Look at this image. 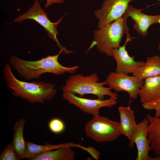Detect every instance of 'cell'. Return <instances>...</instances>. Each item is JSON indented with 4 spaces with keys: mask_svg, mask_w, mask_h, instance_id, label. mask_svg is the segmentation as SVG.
<instances>
[{
    "mask_svg": "<svg viewBox=\"0 0 160 160\" xmlns=\"http://www.w3.org/2000/svg\"><path fill=\"white\" fill-rule=\"evenodd\" d=\"M3 73L7 86L12 91L13 95L29 103L43 104L46 100H52L57 93L55 84L44 81L28 82L18 79L12 73L9 63L5 65Z\"/></svg>",
    "mask_w": 160,
    "mask_h": 160,
    "instance_id": "7a4b0ae2",
    "label": "cell"
},
{
    "mask_svg": "<svg viewBox=\"0 0 160 160\" xmlns=\"http://www.w3.org/2000/svg\"><path fill=\"white\" fill-rule=\"evenodd\" d=\"M128 17L125 13L120 19L103 27L94 31L93 39L87 51L95 46L100 52L108 57H111V51L117 49L124 34L130 36L129 29L127 21Z\"/></svg>",
    "mask_w": 160,
    "mask_h": 160,
    "instance_id": "3957f363",
    "label": "cell"
},
{
    "mask_svg": "<svg viewBox=\"0 0 160 160\" xmlns=\"http://www.w3.org/2000/svg\"><path fill=\"white\" fill-rule=\"evenodd\" d=\"M139 96L142 104L153 101L160 97V75L144 79Z\"/></svg>",
    "mask_w": 160,
    "mask_h": 160,
    "instance_id": "4fadbf2b",
    "label": "cell"
},
{
    "mask_svg": "<svg viewBox=\"0 0 160 160\" xmlns=\"http://www.w3.org/2000/svg\"><path fill=\"white\" fill-rule=\"evenodd\" d=\"M138 78L144 79L160 75V57L154 55L148 58L145 65L133 74Z\"/></svg>",
    "mask_w": 160,
    "mask_h": 160,
    "instance_id": "d6986e66",
    "label": "cell"
},
{
    "mask_svg": "<svg viewBox=\"0 0 160 160\" xmlns=\"http://www.w3.org/2000/svg\"><path fill=\"white\" fill-rule=\"evenodd\" d=\"M142 9L129 4L125 13L134 22L133 26L134 29L139 35L145 37L148 34V30L150 26L158 23L160 14L154 15H146L141 12Z\"/></svg>",
    "mask_w": 160,
    "mask_h": 160,
    "instance_id": "7c38bea8",
    "label": "cell"
},
{
    "mask_svg": "<svg viewBox=\"0 0 160 160\" xmlns=\"http://www.w3.org/2000/svg\"><path fill=\"white\" fill-rule=\"evenodd\" d=\"M158 1H159L160 3V0H157ZM158 23H159L160 24V18H159V21H158ZM158 49L160 51V37L159 38V44L158 46Z\"/></svg>",
    "mask_w": 160,
    "mask_h": 160,
    "instance_id": "cb8c5ba5",
    "label": "cell"
},
{
    "mask_svg": "<svg viewBox=\"0 0 160 160\" xmlns=\"http://www.w3.org/2000/svg\"><path fill=\"white\" fill-rule=\"evenodd\" d=\"M0 160H19L12 143L7 144L0 155Z\"/></svg>",
    "mask_w": 160,
    "mask_h": 160,
    "instance_id": "ffe728a7",
    "label": "cell"
},
{
    "mask_svg": "<svg viewBox=\"0 0 160 160\" xmlns=\"http://www.w3.org/2000/svg\"><path fill=\"white\" fill-rule=\"evenodd\" d=\"M64 2V0H46L44 7L47 8L53 4H63Z\"/></svg>",
    "mask_w": 160,
    "mask_h": 160,
    "instance_id": "603a6c76",
    "label": "cell"
},
{
    "mask_svg": "<svg viewBox=\"0 0 160 160\" xmlns=\"http://www.w3.org/2000/svg\"><path fill=\"white\" fill-rule=\"evenodd\" d=\"M144 109L148 110H154V116L158 117L160 116V97L151 102L142 104Z\"/></svg>",
    "mask_w": 160,
    "mask_h": 160,
    "instance_id": "7402d4cb",
    "label": "cell"
},
{
    "mask_svg": "<svg viewBox=\"0 0 160 160\" xmlns=\"http://www.w3.org/2000/svg\"><path fill=\"white\" fill-rule=\"evenodd\" d=\"M26 150L24 158L31 159L36 156L45 152L65 147H78L84 149L85 147L79 144L72 143H62L57 145L50 144L41 145L29 141H26Z\"/></svg>",
    "mask_w": 160,
    "mask_h": 160,
    "instance_id": "2e32d148",
    "label": "cell"
},
{
    "mask_svg": "<svg viewBox=\"0 0 160 160\" xmlns=\"http://www.w3.org/2000/svg\"><path fill=\"white\" fill-rule=\"evenodd\" d=\"M148 119L146 117L139 122L132 138L129 140V147L132 148L134 143L137 150V160H151V157L149 152L151 150L150 143L148 140L147 126Z\"/></svg>",
    "mask_w": 160,
    "mask_h": 160,
    "instance_id": "8fae6325",
    "label": "cell"
},
{
    "mask_svg": "<svg viewBox=\"0 0 160 160\" xmlns=\"http://www.w3.org/2000/svg\"><path fill=\"white\" fill-rule=\"evenodd\" d=\"M134 0H104L101 8L94 12L98 21L97 28H101L122 17L129 3Z\"/></svg>",
    "mask_w": 160,
    "mask_h": 160,
    "instance_id": "ba28073f",
    "label": "cell"
},
{
    "mask_svg": "<svg viewBox=\"0 0 160 160\" xmlns=\"http://www.w3.org/2000/svg\"><path fill=\"white\" fill-rule=\"evenodd\" d=\"M48 127L50 131L55 134L63 132L65 129V125L62 120L57 118H53L49 122Z\"/></svg>",
    "mask_w": 160,
    "mask_h": 160,
    "instance_id": "44dd1931",
    "label": "cell"
},
{
    "mask_svg": "<svg viewBox=\"0 0 160 160\" xmlns=\"http://www.w3.org/2000/svg\"><path fill=\"white\" fill-rule=\"evenodd\" d=\"M99 81L98 76L95 73L86 76L82 74H74L70 76L66 80L61 90L81 96L87 94H92L96 96L98 99L102 100H104L106 95L118 100V94L112 92L111 88L104 87L107 85L105 81L99 82Z\"/></svg>",
    "mask_w": 160,
    "mask_h": 160,
    "instance_id": "277c9868",
    "label": "cell"
},
{
    "mask_svg": "<svg viewBox=\"0 0 160 160\" xmlns=\"http://www.w3.org/2000/svg\"><path fill=\"white\" fill-rule=\"evenodd\" d=\"M145 117L149 121L147 131L151 151L156 155L159 156L160 155V116L156 117L148 114Z\"/></svg>",
    "mask_w": 160,
    "mask_h": 160,
    "instance_id": "9a60e30c",
    "label": "cell"
},
{
    "mask_svg": "<svg viewBox=\"0 0 160 160\" xmlns=\"http://www.w3.org/2000/svg\"><path fill=\"white\" fill-rule=\"evenodd\" d=\"M108 87L116 92L125 91L130 97L137 99L140 88L143 85L144 79L133 75L111 72L106 77L105 81Z\"/></svg>",
    "mask_w": 160,
    "mask_h": 160,
    "instance_id": "52a82bcc",
    "label": "cell"
},
{
    "mask_svg": "<svg viewBox=\"0 0 160 160\" xmlns=\"http://www.w3.org/2000/svg\"><path fill=\"white\" fill-rule=\"evenodd\" d=\"M62 97L70 104L93 116L99 115V110L102 107L111 108L116 105L117 100L111 97L103 100L88 99L78 97L68 91H63Z\"/></svg>",
    "mask_w": 160,
    "mask_h": 160,
    "instance_id": "9c48e42d",
    "label": "cell"
},
{
    "mask_svg": "<svg viewBox=\"0 0 160 160\" xmlns=\"http://www.w3.org/2000/svg\"><path fill=\"white\" fill-rule=\"evenodd\" d=\"M75 155L71 147H65L39 154L31 160H74Z\"/></svg>",
    "mask_w": 160,
    "mask_h": 160,
    "instance_id": "ac0fdd59",
    "label": "cell"
},
{
    "mask_svg": "<svg viewBox=\"0 0 160 160\" xmlns=\"http://www.w3.org/2000/svg\"><path fill=\"white\" fill-rule=\"evenodd\" d=\"M131 41L130 36H127L123 45L111 51V56L116 62V72L127 74H133L145 64V63L142 61H135L134 60V57L130 56L129 55L126 49V46L128 42Z\"/></svg>",
    "mask_w": 160,
    "mask_h": 160,
    "instance_id": "30bf717a",
    "label": "cell"
},
{
    "mask_svg": "<svg viewBox=\"0 0 160 160\" xmlns=\"http://www.w3.org/2000/svg\"><path fill=\"white\" fill-rule=\"evenodd\" d=\"M25 120L22 119L16 122L13 128V138L12 143L19 160L24 158L26 150V143L23 132Z\"/></svg>",
    "mask_w": 160,
    "mask_h": 160,
    "instance_id": "e0dca14e",
    "label": "cell"
},
{
    "mask_svg": "<svg viewBox=\"0 0 160 160\" xmlns=\"http://www.w3.org/2000/svg\"><path fill=\"white\" fill-rule=\"evenodd\" d=\"M120 122V129L121 135L127 137L130 140L136 128V124L134 111L130 106H119L118 108Z\"/></svg>",
    "mask_w": 160,
    "mask_h": 160,
    "instance_id": "5bb4252c",
    "label": "cell"
},
{
    "mask_svg": "<svg viewBox=\"0 0 160 160\" xmlns=\"http://www.w3.org/2000/svg\"><path fill=\"white\" fill-rule=\"evenodd\" d=\"M154 160H160V155L154 157Z\"/></svg>",
    "mask_w": 160,
    "mask_h": 160,
    "instance_id": "d4e9b609",
    "label": "cell"
},
{
    "mask_svg": "<svg viewBox=\"0 0 160 160\" xmlns=\"http://www.w3.org/2000/svg\"><path fill=\"white\" fill-rule=\"evenodd\" d=\"M84 130L87 136L99 143L115 140L121 135L119 122L99 115L93 116L87 122Z\"/></svg>",
    "mask_w": 160,
    "mask_h": 160,
    "instance_id": "5b68a950",
    "label": "cell"
},
{
    "mask_svg": "<svg viewBox=\"0 0 160 160\" xmlns=\"http://www.w3.org/2000/svg\"><path fill=\"white\" fill-rule=\"evenodd\" d=\"M63 52H64V50L61 49L57 55H48L34 61L24 60L15 56L12 55L9 58V63L20 76L27 80L38 79L43 74L46 73H50L57 76L66 73L74 74L79 68L78 65L67 67L59 63L58 59Z\"/></svg>",
    "mask_w": 160,
    "mask_h": 160,
    "instance_id": "6da1fadb",
    "label": "cell"
},
{
    "mask_svg": "<svg viewBox=\"0 0 160 160\" xmlns=\"http://www.w3.org/2000/svg\"><path fill=\"white\" fill-rule=\"evenodd\" d=\"M64 16L56 22H51L47 17V13L41 7L39 0H34L32 6L25 13L18 15L13 22L20 23L28 19H31L36 21L44 29L48 37L56 42L59 48L63 49V52L68 54L73 52L68 51L65 47H63L57 38V35L59 33L57 27Z\"/></svg>",
    "mask_w": 160,
    "mask_h": 160,
    "instance_id": "8992f818",
    "label": "cell"
}]
</instances>
